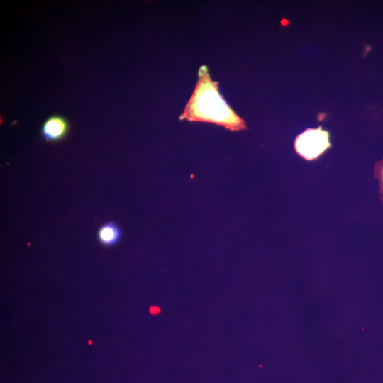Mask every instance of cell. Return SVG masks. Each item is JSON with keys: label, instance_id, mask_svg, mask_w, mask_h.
<instances>
[{"label": "cell", "instance_id": "7a4b0ae2", "mask_svg": "<svg viewBox=\"0 0 383 383\" xmlns=\"http://www.w3.org/2000/svg\"><path fill=\"white\" fill-rule=\"evenodd\" d=\"M329 132L321 126L307 128L294 140V150L302 158L311 161L318 158L331 146Z\"/></svg>", "mask_w": 383, "mask_h": 383}, {"label": "cell", "instance_id": "277c9868", "mask_svg": "<svg viewBox=\"0 0 383 383\" xmlns=\"http://www.w3.org/2000/svg\"><path fill=\"white\" fill-rule=\"evenodd\" d=\"M121 235V228L113 221H108L104 223L97 231L99 242L106 247L116 245L120 241Z\"/></svg>", "mask_w": 383, "mask_h": 383}, {"label": "cell", "instance_id": "6da1fadb", "mask_svg": "<svg viewBox=\"0 0 383 383\" xmlns=\"http://www.w3.org/2000/svg\"><path fill=\"white\" fill-rule=\"evenodd\" d=\"M179 118L214 123L232 131L248 128L245 121L220 94L218 83L211 79L209 68L205 65L199 69L196 86Z\"/></svg>", "mask_w": 383, "mask_h": 383}, {"label": "cell", "instance_id": "3957f363", "mask_svg": "<svg viewBox=\"0 0 383 383\" xmlns=\"http://www.w3.org/2000/svg\"><path fill=\"white\" fill-rule=\"evenodd\" d=\"M69 123L63 116L54 115L43 123L40 134L47 142H57L63 139L69 131Z\"/></svg>", "mask_w": 383, "mask_h": 383}, {"label": "cell", "instance_id": "5b68a950", "mask_svg": "<svg viewBox=\"0 0 383 383\" xmlns=\"http://www.w3.org/2000/svg\"><path fill=\"white\" fill-rule=\"evenodd\" d=\"M374 175L379 182V193L381 194V200L383 204V158L380 161L376 162Z\"/></svg>", "mask_w": 383, "mask_h": 383}]
</instances>
